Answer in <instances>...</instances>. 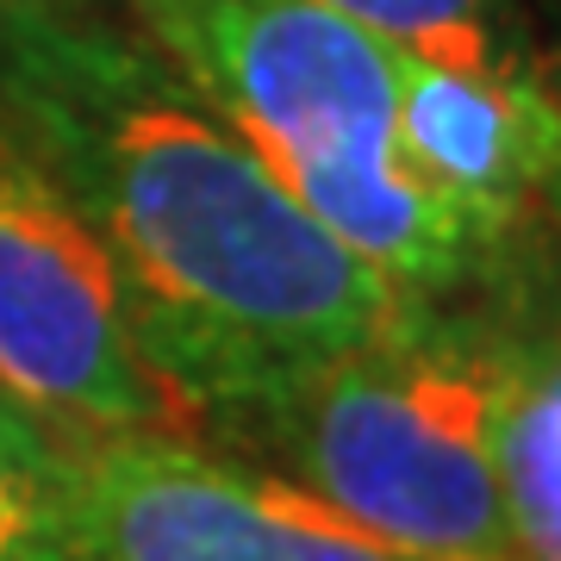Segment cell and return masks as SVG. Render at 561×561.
I'll return each mask as SVG.
<instances>
[{"mask_svg":"<svg viewBox=\"0 0 561 561\" xmlns=\"http://www.w3.org/2000/svg\"><path fill=\"white\" fill-rule=\"evenodd\" d=\"M306 219L400 300L518 287L549 250L443 201L400 157V50L324 0H119Z\"/></svg>","mask_w":561,"mask_h":561,"instance_id":"cell-2","label":"cell"},{"mask_svg":"<svg viewBox=\"0 0 561 561\" xmlns=\"http://www.w3.org/2000/svg\"><path fill=\"white\" fill-rule=\"evenodd\" d=\"M518 287L400 300L368 343L219 431L412 561H518L500 431Z\"/></svg>","mask_w":561,"mask_h":561,"instance_id":"cell-3","label":"cell"},{"mask_svg":"<svg viewBox=\"0 0 561 561\" xmlns=\"http://www.w3.org/2000/svg\"><path fill=\"white\" fill-rule=\"evenodd\" d=\"M556 275H561V262H556Z\"/></svg>","mask_w":561,"mask_h":561,"instance_id":"cell-10","label":"cell"},{"mask_svg":"<svg viewBox=\"0 0 561 561\" xmlns=\"http://www.w3.org/2000/svg\"><path fill=\"white\" fill-rule=\"evenodd\" d=\"M393 138L424 187L512 238L542 243V213L561 187V94L493 88L400 57Z\"/></svg>","mask_w":561,"mask_h":561,"instance_id":"cell-6","label":"cell"},{"mask_svg":"<svg viewBox=\"0 0 561 561\" xmlns=\"http://www.w3.org/2000/svg\"><path fill=\"white\" fill-rule=\"evenodd\" d=\"M500 474L518 561H561V300L537 287H524L512 331Z\"/></svg>","mask_w":561,"mask_h":561,"instance_id":"cell-8","label":"cell"},{"mask_svg":"<svg viewBox=\"0 0 561 561\" xmlns=\"http://www.w3.org/2000/svg\"><path fill=\"white\" fill-rule=\"evenodd\" d=\"M0 561H88L69 431L0 387Z\"/></svg>","mask_w":561,"mask_h":561,"instance_id":"cell-9","label":"cell"},{"mask_svg":"<svg viewBox=\"0 0 561 561\" xmlns=\"http://www.w3.org/2000/svg\"><path fill=\"white\" fill-rule=\"evenodd\" d=\"M88 561H412L287 474L187 431L69 437Z\"/></svg>","mask_w":561,"mask_h":561,"instance_id":"cell-5","label":"cell"},{"mask_svg":"<svg viewBox=\"0 0 561 561\" xmlns=\"http://www.w3.org/2000/svg\"><path fill=\"white\" fill-rule=\"evenodd\" d=\"M324 7H337L343 20L368 25L400 57H419L431 69L561 94V50L549 38L542 0H324Z\"/></svg>","mask_w":561,"mask_h":561,"instance_id":"cell-7","label":"cell"},{"mask_svg":"<svg viewBox=\"0 0 561 561\" xmlns=\"http://www.w3.org/2000/svg\"><path fill=\"white\" fill-rule=\"evenodd\" d=\"M0 119L106 250L144 368L213 437L400 312L131 13L0 0Z\"/></svg>","mask_w":561,"mask_h":561,"instance_id":"cell-1","label":"cell"},{"mask_svg":"<svg viewBox=\"0 0 561 561\" xmlns=\"http://www.w3.org/2000/svg\"><path fill=\"white\" fill-rule=\"evenodd\" d=\"M0 387L69 437L187 424L131 343L106 250L7 119H0Z\"/></svg>","mask_w":561,"mask_h":561,"instance_id":"cell-4","label":"cell"}]
</instances>
